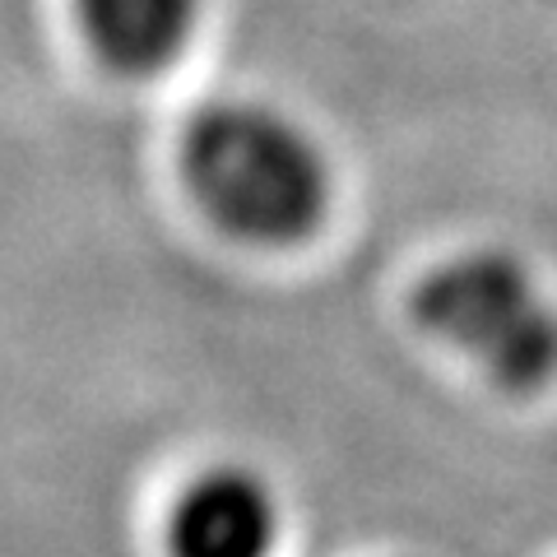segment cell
Returning <instances> with one entry per match:
<instances>
[{
    "mask_svg": "<svg viewBox=\"0 0 557 557\" xmlns=\"http://www.w3.org/2000/svg\"><path fill=\"white\" fill-rule=\"evenodd\" d=\"M182 182L209 223L251 247H293L330 209V163L288 112L223 98L182 131Z\"/></svg>",
    "mask_w": 557,
    "mask_h": 557,
    "instance_id": "obj_1",
    "label": "cell"
},
{
    "mask_svg": "<svg viewBox=\"0 0 557 557\" xmlns=\"http://www.w3.org/2000/svg\"><path fill=\"white\" fill-rule=\"evenodd\" d=\"M409 311L502 391L530 395L557 376V302L507 247L446 256L418 278Z\"/></svg>",
    "mask_w": 557,
    "mask_h": 557,
    "instance_id": "obj_2",
    "label": "cell"
},
{
    "mask_svg": "<svg viewBox=\"0 0 557 557\" xmlns=\"http://www.w3.org/2000/svg\"><path fill=\"white\" fill-rule=\"evenodd\" d=\"M278 502L247 465H214L190 479L168 511V557H270Z\"/></svg>",
    "mask_w": 557,
    "mask_h": 557,
    "instance_id": "obj_3",
    "label": "cell"
},
{
    "mask_svg": "<svg viewBox=\"0 0 557 557\" xmlns=\"http://www.w3.org/2000/svg\"><path fill=\"white\" fill-rule=\"evenodd\" d=\"M75 14L102 65L145 79L182 57L200 24V0H75Z\"/></svg>",
    "mask_w": 557,
    "mask_h": 557,
    "instance_id": "obj_4",
    "label": "cell"
}]
</instances>
